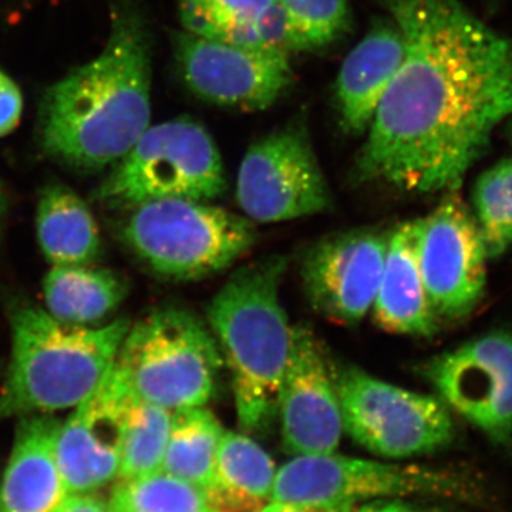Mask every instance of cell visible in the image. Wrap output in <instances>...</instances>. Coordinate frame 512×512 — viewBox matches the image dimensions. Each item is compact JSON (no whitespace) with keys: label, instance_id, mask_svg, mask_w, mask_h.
I'll return each instance as SVG.
<instances>
[{"label":"cell","instance_id":"obj_1","mask_svg":"<svg viewBox=\"0 0 512 512\" xmlns=\"http://www.w3.org/2000/svg\"><path fill=\"white\" fill-rule=\"evenodd\" d=\"M404 56L357 157L363 180L458 190L512 117V39L463 0H384Z\"/></svg>","mask_w":512,"mask_h":512},{"label":"cell","instance_id":"obj_2","mask_svg":"<svg viewBox=\"0 0 512 512\" xmlns=\"http://www.w3.org/2000/svg\"><path fill=\"white\" fill-rule=\"evenodd\" d=\"M151 70L143 26L121 18L103 52L47 92L40 138L50 156L86 170L120 161L150 124Z\"/></svg>","mask_w":512,"mask_h":512},{"label":"cell","instance_id":"obj_3","mask_svg":"<svg viewBox=\"0 0 512 512\" xmlns=\"http://www.w3.org/2000/svg\"><path fill=\"white\" fill-rule=\"evenodd\" d=\"M288 259L268 256L241 266L208 306V326L231 375L242 430L264 431L276 419L292 326L281 298Z\"/></svg>","mask_w":512,"mask_h":512},{"label":"cell","instance_id":"obj_4","mask_svg":"<svg viewBox=\"0 0 512 512\" xmlns=\"http://www.w3.org/2000/svg\"><path fill=\"white\" fill-rule=\"evenodd\" d=\"M130 326L123 318L97 328L69 325L37 306L18 309L0 420L74 409L114 365Z\"/></svg>","mask_w":512,"mask_h":512},{"label":"cell","instance_id":"obj_5","mask_svg":"<svg viewBox=\"0 0 512 512\" xmlns=\"http://www.w3.org/2000/svg\"><path fill=\"white\" fill-rule=\"evenodd\" d=\"M116 366L138 399L177 412L210 402L224 359L207 323L167 308L130 326Z\"/></svg>","mask_w":512,"mask_h":512},{"label":"cell","instance_id":"obj_6","mask_svg":"<svg viewBox=\"0 0 512 512\" xmlns=\"http://www.w3.org/2000/svg\"><path fill=\"white\" fill-rule=\"evenodd\" d=\"M124 239L157 274L197 281L225 271L255 244L247 217L204 201L157 200L133 208Z\"/></svg>","mask_w":512,"mask_h":512},{"label":"cell","instance_id":"obj_7","mask_svg":"<svg viewBox=\"0 0 512 512\" xmlns=\"http://www.w3.org/2000/svg\"><path fill=\"white\" fill-rule=\"evenodd\" d=\"M224 191V163L211 134L197 121L175 119L148 127L97 195L134 208L168 198L208 202Z\"/></svg>","mask_w":512,"mask_h":512},{"label":"cell","instance_id":"obj_8","mask_svg":"<svg viewBox=\"0 0 512 512\" xmlns=\"http://www.w3.org/2000/svg\"><path fill=\"white\" fill-rule=\"evenodd\" d=\"M470 488L467 478L440 468L329 453L296 456L278 468L271 501L353 508L394 498H460Z\"/></svg>","mask_w":512,"mask_h":512},{"label":"cell","instance_id":"obj_9","mask_svg":"<svg viewBox=\"0 0 512 512\" xmlns=\"http://www.w3.org/2000/svg\"><path fill=\"white\" fill-rule=\"evenodd\" d=\"M343 430L370 453L404 458L437 453L454 440L447 404L357 369L335 373Z\"/></svg>","mask_w":512,"mask_h":512},{"label":"cell","instance_id":"obj_10","mask_svg":"<svg viewBox=\"0 0 512 512\" xmlns=\"http://www.w3.org/2000/svg\"><path fill=\"white\" fill-rule=\"evenodd\" d=\"M237 201L249 220L264 224L329 210L328 181L305 126L289 124L248 148L238 171Z\"/></svg>","mask_w":512,"mask_h":512},{"label":"cell","instance_id":"obj_11","mask_svg":"<svg viewBox=\"0 0 512 512\" xmlns=\"http://www.w3.org/2000/svg\"><path fill=\"white\" fill-rule=\"evenodd\" d=\"M416 220V254L437 319L466 318L484 298L488 255L473 211L458 194Z\"/></svg>","mask_w":512,"mask_h":512},{"label":"cell","instance_id":"obj_12","mask_svg":"<svg viewBox=\"0 0 512 512\" xmlns=\"http://www.w3.org/2000/svg\"><path fill=\"white\" fill-rule=\"evenodd\" d=\"M427 376L448 409L498 446L512 444V333H485L444 353Z\"/></svg>","mask_w":512,"mask_h":512},{"label":"cell","instance_id":"obj_13","mask_svg":"<svg viewBox=\"0 0 512 512\" xmlns=\"http://www.w3.org/2000/svg\"><path fill=\"white\" fill-rule=\"evenodd\" d=\"M175 49L188 89L217 106L265 110L293 83L285 53L231 45L190 32L178 36Z\"/></svg>","mask_w":512,"mask_h":512},{"label":"cell","instance_id":"obj_14","mask_svg":"<svg viewBox=\"0 0 512 512\" xmlns=\"http://www.w3.org/2000/svg\"><path fill=\"white\" fill-rule=\"evenodd\" d=\"M137 396L116 362L66 423H60L56 456L69 494L93 493L119 476L121 451Z\"/></svg>","mask_w":512,"mask_h":512},{"label":"cell","instance_id":"obj_15","mask_svg":"<svg viewBox=\"0 0 512 512\" xmlns=\"http://www.w3.org/2000/svg\"><path fill=\"white\" fill-rule=\"evenodd\" d=\"M276 419L282 444L295 457L335 453L345 431L335 373L319 340L305 326H292Z\"/></svg>","mask_w":512,"mask_h":512},{"label":"cell","instance_id":"obj_16","mask_svg":"<svg viewBox=\"0 0 512 512\" xmlns=\"http://www.w3.org/2000/svg\"><path fill=\"white\" fill-rule=\"evenodd\" d=\"M389 235L352 229L316 242L302 262L303 285L313 308L345 325L365 318L382 279Z\"/></svg>","mask_w":512,"mask_h":512},{"label":"cell","instance_id":"obj_17","mask_svg":"<svg viewBox=\"0 0 512 512\" xmlns=\"http://www.w3.org/2000/svg\"><path fill=\"white\" fill-rule=\"evenodd\" d=\"M60 421L23 416L0 484V512H53L67 491L56 456Z\"/></svg>","mask_w":512,"mask_h":512},{"label":"cell","instance_id":"obj_18","mask_svg":"<svg viewBox=\"0 0 512 512\" xmlns=\"http://www.w3.org/2000/svg\"><path fill=\"white\" fill-rule=\"evenodd\" d=\"M403 56V35L392 18L377 20L350 50L335 86L340 126L346 133L367 131Z\"/></svg>","mask_w":512,"mask_h":512},{"label":"cell","instance_id":"obj_19","mask_svg":"<svg viewBox=\"0 0 512 512\" xmlns=\"http://www.w3.org/2000/svg\"><path fill=\"white\" fill-rule=\"evenodd\" d=\"M377 325L397 335L430 336L437 330L416 254V220L390 232L383 274L372 308Z\"/></svg>","mask_w":512,"mask_h":512},{"label":"cell","instance_id":"obj_20","mask_svg":"<svg viewBox=\"0 0 512 512\" xmlns=\"http://www.w3.org/2000/svg\"><path fill=\"white\" fill-rule=\"evenodd\" d=\"M181 20L187 32L231 45L298 52L276 0H183Z\"/></svg>","mask_w":512,"mask_h":512},{"label":"cell","instance_id":"obj_21","mask_svg":"<svg viewBox=\"0 0 512 512\" xmlns=\"http://www.w3.org/2000/svg\"><path fill=\"white\" fill-rule=\"evenodd\" d=\"M278 468L247 434L224 431L214 477L202 490L212 512H261L271 501Z\"/></svg>","mask_w":512,"mask_h":512},{"label":"cell","instance_id":"obj_22","mask_svg":"<svg viewBox=\"0 0 512 512\" xmlns=\"http://www.w3.org/2000/svg\"><path fill=\"white\" fill-rule=\"evenodd\" d=\"M36 234L52 265L92 264L100 254L97 222L86 202L64 185H50L40 195Z\"/></svg>","mask_w":512,"mask_h":512},{"label":"cell","instance_id":"obj_23","mask_svg":"<svg viewBox=\"0 0 512 512\" xmlns=\"http://www.w3.org/2000/svg\"><path fill=\"white\" fill-rule=\"evenodd\" d=\"M46 311L63 323L93 326L109 318L126 298V284L109 269L52 265L43 281Z\"/></svg>","mask_w":512,"mask_h":512},{"label":"cell","instance_id":"obj_24","mask_svg":"<svg viewBox=\"0 0 512 512\" xmlns=\"http://www.w3.org/2000/svg\"><path fill=\"white\" fill-rule=\"evenodd\" d=\"M224 427L207 407L173 412L161 471L204 490L214 477Z\"/></svg>","mask_w":512,"mask_h":512},{"label":"cell","instance_id":"obj_25","mask_svg":"<svg viewBox=\"0 0 512 512\" xmlns=\"http://www.w3.org/2000/svg\"><path fill=\"white\" fill-rule=\"evenodd\" d=\"M173 412L136 399L124 437L117 480L157 473L163 467Z\"/></svg>","mask_w":512,"mask_h":512},{"label":"cell","instance_id":"obj_26","mask_svg":"<svg viewBox=\"0 0 512 512\" xmlns=\"http://www.w3.org/2000/svg\"><path fill=\"white\" fill-rule=\"evenodd\" d=\"M109 505L110 512H210L201 488L164 471L119 480Z\"/></svg>","mask_w":512,"mask_h":512},{"label":"cell","instance_id":"obj_27","mask_svg":"<svg viewBox=\"0 0 512 512\" xmlns=\"http://www.w3.org/2000/svg\"><path fill=\"white\" fill-rule=\"evenodd\" d=\"M471 211L488 259L500 258L512 247V158H505L478 177Z\"/></svg>","mask_w":512,"mask_h":512},{"label":"cell","instance_id":"obj_28","mask_svg":"<svg viewBox=\"0 0 512 512\" xmlns=\"http://www.w3.org/2000/svg\"><path fill=\"white\" fill-rule=\"evenodd\" d=\"M291 28L296 50H318L348 35L349 0H276Z\"/></svg>","mask_w":512,"mask_h":512},{"label":"cell","instance_id":"obj_29","mask_svg":"<svg viewBox=\"0 0 512 512\" xmlns=\"http://www.w3.org/2000/svg\"><path fill=\"white\" fill-rule=\"evenodd\" d=\"M23 110L20 89L10 77L0 72V137L6 136L19 124Z\"/></svg>","mask_w":512,"mask_h":512},{"label":"cell","instance_id":"obj_30","mask_svg":"<svg viewBox=\"0 0 512 512\" xmlns=\"http://www.w3.org/2000/svg\"><path fill=\"white\" fill-rule=\"evenodd\" d=\"M350 512H454L441 505L412 503L407 498L376 500L356 505Z\"/></svg>","mask_w":512,"mask_h":512},{"label":"cell","instance_id":"obj_31","mask_svg":"<svg viewBox=\"0 0 512 512\" xmlns=\"http://www.w3.org/2000/svg\"><path fill=\"white\" fill-rule=\"evenodd\" d=\"M53 512H110V505L109 501L96 494V491L72 493L67 494Z\"/></svg>","mask_w":512,"mask_h":512},{"label":"cell","instance_id":"obj_32","mask_svg":"<svg viewBox=\"0 0 512 512\" xmlns=\"http://www.w3.org/2000/svg\"><path fill=\"white\" fill-rule=\"evenodd\" d=\"M355 508V507H353ZM353 508L320 507V505H306L293 503H279L269 501L261 512H350Z\"/></svg>","mask_w":512,"mask_h":512},{"label":"cell","instance_id":"obj_33","mask_svg":"<svg viewBox=\"0 0 512 512\" xmlns=\"http://www.w3.org/2000/svg\"><path fill=\"white\" fill-rule=\"evenodd\" d=\"M6 211V202L5 197H3V192L0 190V228H2L3 218H5Z\"/></svg>","mask_w":512,"mask_h":512},{"label":"cell","instance_id":"obj_34","mask_svg":"<svg viewBox=\"0 0 512 512\" xmlns=\"http://www.w3.org/2000/svg\"><path fill=\"white\" fill-rule=\"evenodd\" d=\"M510 136H511V141H512V127H511V133H510Z\"/></svg>","mask_w":512,"mask_h":512},{"label":"cell","instance_id":"obj_35","mask_svg":"<svg viewBox=\"0 0 512 512\" xmlns=\"http://www.w3.org/2000/svg\"><path fill=\"white\" fill-rule=\"evenodd\" d=\"M210 512H212V511H210Z\"/></svg>","mask_w":512,"mask_h":512}]
</instances>
